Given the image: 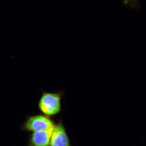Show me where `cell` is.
<instances>
[{
	"mask_svg": "<svg viewBox=\"0 0 146 146\" xmlns=\"http://www.w3.org/2000/svg\"><path fill=\"white\" fill-rule=\"evenodd\" d=\"M54 125L48 118L42 115H37L30 118L25 124V128L27 130L35 132L46 130Z\"/></svg>",
	"mask_w": 146,
	"mask_h": 146,
	"instance_id": "2",
	"label": "cell"
},
{
	"mask_svg": "<svg viewBox=\"0 0 146 146\" xmlns=\"http://www.w3.org/2000/svg\"><path fill=\"white\" fill-rule=\"evenodd\" d=\"M125 6L130 9H137L140 8V0H122Z\"/></svg>",
	"mask_w": 146,
	"mask_h": 146,
	"instance_id": "5",
	"label": "cell"
},
{
	"mask_svg": "<svg viewBox=\"0 0 146 146\" xmlns=\"http://www.w3.org/2000/svg\"><path fill=\"white\" fill-rule=\"evenodd\" d=\"M55 125L46 130L33 132L29 146H48Z\"/></svg>",
	"mask_w": 146,
	"mask_h": 146,
	"instance_id": "3",
	"label": "cell"
},
{
	"mask_svg": "<svg viewBox=\"0 0 146 146\" xmlns=\"http://www.w3.org/2000/svg\"><path fill=\"white\" fill-rule=\"evenodd\" d=\"M60 100L59 94L45 93L39 102V108L46 115H56L60 110Z\"/></svg>",
	"mask_w": 146,
	"mask_h": 146,
	"instance_id": "1",
	"label": "cell"
},
{
	"mask_svg": "<svg viewBox=\"0 0 146 146\" xmlns=\"http://www.w3.org/2000/svg\"><path fill=\"white\" fill-rule=\"evenodd\" d=\"M49 145L50 146H70L65 129L61 123L55 125Z\"/></svg>",
	"mask_w": 146,
	"mask_h": 146,
	"instance_id": "4",
	"label": "cell"
}]
</instances>
